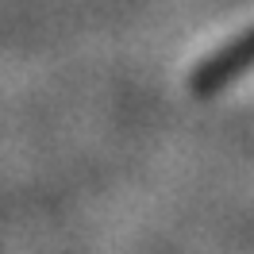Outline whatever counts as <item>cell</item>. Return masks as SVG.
Here are the masks:
<instances>
[{"mask_svg":"<svg viewBox=\"0 0 254 254\" xmlns=\"http://www.w3.org/2000/svg\"><path fill=\"white\" fill-rule=\"evenodd\" d=\"M247 69H254V31L247 35V39L231 43L216 62H208V69L200 73V89H220V85L235 81L239 73H247Z\"/></svg>","mask_w":254,"mask_h":254,"instance_id":"6da1fadb","label":"cell"}]
</instances>
